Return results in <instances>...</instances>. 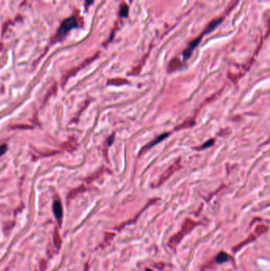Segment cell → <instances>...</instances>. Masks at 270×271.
Listing matches in <instances>:
<instances>
[{
  "label": "cell",
  "mask_w": 270,
  "mask_h": 271,
  "mask_svg": "<svg viewBox=\"0 0 270 271\" xmlns=\"http://www.w3.org/2000/svg\"><path fill=\"white\" fill-rule=\"evenodd\" d=\"M86 2H87V4L90 5V4H91L93 3V0H86Z\"/></svg>",
  "instance_id": "cell-8"
},
{
  "label": "cell",
  "mask_w": 270,
  "mask_h": 271,
  "mask_svg": "<svg viewBox=\"0 0 270 271\" xmlns=\"http://www.w3.org/2000/svg\"><path fill=\"white\" fill-rule=\"evenodd\" d=\"M128 7L127 5H122V7L121 8V11H120V14L122 17H125L126 18L128 16Z\"/></svg>",
  "instance_id": "cell-5"
},
{
  "label": "cell",
  "mask_w": 270,
  "mask_h": 271,
  "mask_svg": "<svg viewBox=\"0 0 270 271\" xmlns=\"http://www.w3.org/2000/svg\"><path fill=\"white\" fill-rule=\"evenodd\" d=\"M201 39H202V36H200V37H198V38H196V39L192 41L191 44L189 45V46H188V48L184 51V52H183V56H184V58H185V59L189 58L190 55L192 53V50L194 49L196 47L199 45L200 41V40Z\"/></svg>",
  "instance_id": "cell-2"
},
{
  "label": "cell",
  "mask_w": 270,
  "mask_h": 271,
  "mask_svg": "<svg viewBox=\"0 0 270 271\" xmlns=\"http://www.w3.org/2000/svg\"><path fill=\"white\" fill-rule=\"evenodd\" d=\"M228 254L227 253H225V252H221L216 257V262H220V263H223V262H227L228 260Z\"/></svg>",
  "instance_id": "cell-4"
},
{
  "label": "cell",
  "mask_w": 270,
  "mask_h": 271,
  "mask_svg": "<svg viewBox=\"0 0 270 271\" xmlns=\"http://www.w3.org/2000/svg\"><path fill=\"white\" fill-rule=\"evenodd\" d=\"M53 211L57 219H60L61 217H62V214H63V210H62V206H61L60 202L59 201H56L54 202Z\"/></svg>",
  "instance_id": "cell-3"
},
{
  "label": "cell",
  "mask_w": 270,
  "mask_h": 271,
  "mask_svg": "<svg viewBox=\"0 0 270 271\" xmlns=\"http://www.w3.org/2000/svg\"><path fill=\"white\" fill-rule=\"evenodd\" d=\"M77 26V21L75 18H68L62 23L60 28L59 29L58 34L60 37H64L68 33L71 29Z\"/></svg>",
  "instance_id": "cell-1"
},
{
  "label": "cell",
  "mask_w": 270,
  "mask_h": 271,
  "mask_svg": "<svg viewBox=\"0 0 270 271\" xmlns=\"http://www.w3.org/2000/svg\"><path fill=\"white\" fill-rule=\"evenodd\" d=\"M212 140H211V141H210L209 143H205V144H204V146L202 147V148H204L205 147L210 146V145H212Z\"/></svg>",
  "instance_id": "cell-7"
},
{
  "label": "cell",
  "mask_w": 270,
  "mask_h": 271,
  "mask_svg": "<svg viewBox=\"0 0 270 271\" xmlns=\"http://www.w3.org/2000/svg\"><path fill=\"white\" fill-rule=\"evenodd\" d=\"M7 151V146L6 145H2L0 146V155L5 153V151Z\"/></svg>",
  "instance_id": "cell-6"
}]
</instances>
